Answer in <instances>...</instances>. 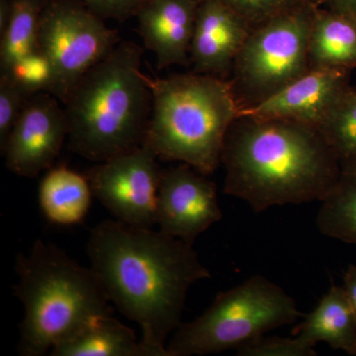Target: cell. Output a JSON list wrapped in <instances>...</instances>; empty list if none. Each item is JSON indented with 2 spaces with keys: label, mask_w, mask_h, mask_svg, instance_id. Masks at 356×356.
<instances>
[{
  "label": "cell",
  "mask_w": 356,
  "mask_h": 356,
  "mask_svg": "<svg viewBox=\"0 0 356 356\" xmlns=\"http://www.w3.org/2000/svg\"><path fill=\"white\" fill-rule=\"evenodd\" d=\"M90 267L111 303L142 331L146 356H170L189 288L211 273L193 245L153 228L119 220L96 225L86 248Z\"/></svg>",
  "instance_id": "cell-1"
},
{
  "label": "cell",
  "mask_w": 356,
  "mask_h": 356,
  "mask_svg": "<svg viewBox=\"0 0 356 356\" xmlns=\"http://www.w3.org/2000/svg\"><path fill=\"white\" fill-rule=\"evenodd\" d=\"M224 193L255 213L273 206L322 201L341 166L317 127L282 118L241 115L227 133Z\"/></svg>",
  "instance_id": "cell-2"
},
{
  "label": "cell",
  "mask_w": 356,
  "mask_h": 356,
  "mask_svg": "<svg viewBox=\"0 0 356 356\" xmlns=\"http://www.w3.org/2000/svg\"><path fill=\"white\" fill-rule=\"evenodd\" d=\"M143 54L139 44L121 41L72 89L63 103L70 151L98 163L144 144L153 97Z\"/></svg>",
  "instance_id": "cell-3"
},
{
  "label": "cell",
  "mask_w": 356,
  "mask_h": 356,
  "mask_svg": "<svg viewBox=\"0 0 356 356\" xmlns=\"http://www.w3.org/2000/svg\"><path fill=\"white\" fill-rule=\"evenodd\" d=\"M14 294L24 306L19 327L21 356H43L89 321L112 314L111 302L91 267L51 243L36 240L16 257Z\"/></svg>",
  "instance_id": "cell-4"
},
{
  "label": "cell",
  "mask_w": 356,
  "mask_h": 356,
  "mask_svg": "<svg viewBox=\"0 0 356 356\" xmlns=\"http://www.w3.org/2000/svg\"><path fill=\"white\" fill-rule=\"evenodd\" d=\"M144 77L153 97L144 144L161 161L186 163L205 175L214 173L240 111L228 79L197 72Z\"/></svg>",
  "instance_id": "cell-5"
},
{
  "label": "cell",
  "mask_w": 356,
  "mask_h": 356,
  "mask_svg": "<svg viewBox=\"0 0 356 356\" xmlns=\"http://www.w3.org/2000/svg\"><path fill=\"white\" fill-rule=\"evenodd\" d=\"M303 317L277 284L255 274L220 292L200 317L182 323L166 344L170 356L207 355L243 346Z\"/></svg>",
  "instance_id": "cell-6"
},
{
  "label": "cell",
  "mask_w": 356,
  "mask_h": 356,
  "mask_svg": "<svg viewBox=\"0 0 356 356\" xmlns=\"http://www.w3.org/2000/svg\"><path fill=\"white\" fill-rule=\"evenodd\" d=\"M315 8L305 1L252 30L228 79L240 110L264 102L311 70L309 35Z\"/></svg>",
  "instance_id": "cell-7"
},
{
  "label": "cell",
  "mask_w": 356,
  "mask_h": 356,
  "mask_svg": "<svg viewBox=\"0 0 356 356\" xmlns=\"http://www.w3.org/2000/svg\"><path fill=\"white\" fill-rule=\"evenodd\" d=\"M104 19L74 0H49L39 29V50L55 72L53 95L64 103L89 70L120 43Z\"/></svg>",
  "instance_id": "cell-8"
},
{
  "label": "cell",
  "mask_w": 356,
  "mask_h": 356,
  "mask_svg": "<svg viewBox=\"0 0 356 356\" xmlns=\"http://www.w3.org/2000/svg\"><path fill=\"white\" fill-rule=\"evenodd\" d=\"M158 156L143 144L130 153L98 163L86 172L93 196L119 221L153 228L161 168Z\"/></svg>",
  "instance_id": "cell-9"
},
{
  "label": "cell",
  "mask_w": 356,
  "mask_h": 356,
  "mask_svg": "<svg viewBox=\"0 0 356 356\" xmlns=\"http://www.w3.org/2000/svg\"><path fill=\"white\" fill-rule=\"evenodd\" d=\"M186 163L161 170L156 201L159 231L193 245L196 238L221 221L214 182Z\"/></svg>",
  "instance_id": "cell-10"
},
{
  "label": "cell",
  "mask_w": 356,
  "mask_h": 356,
  "mask_svg": "<svg viewBox=\"0 0 356 356\" xmlns=\"http://www.w3.org/2000/svg\"><path fill=\"white\" fill-rule=\"evenodd\" d=\"M60 103L48 92L38 93L26 103L1 149L9 172L34 178L51 168L69 133Z\"/></svg>",
  "instance_id": "cell-11"
},
{
  "label": "cell",
  "mask_w": 356,
  "mask_h": 356,
  "mask_svg": "<svg viewBox=\"0 0 356 356\" xmlns=\"http://www.w3.org/2000/svg\"><path fill=\"white\" fill-rule=\"evenodd\" d=\"M350 72L343 70H310L277 93L238 116L282 118L318 127L350 86Z\"/></svg>",
  "instance_id": "cell-12"
},
{
  "label": "cell",
  "mask_w": 356,
  "mask_h": 356,
  "mask_svg": "<svg viewBox=\"0 0 356 356\" xmlns=\"http://www.w3.org/2000/svg\"><path fill=\"white\" fill-rule=\"evenodd\" d=\"M252 30L241 16L219 0H201L191 48L194 72L229 79L236 58Z\"/></svg>",
  "instance_id": "cell-13"
},
{
  "label": "cell",
  "mask_w": 356,
  "mask_h": 356,
  "mask_svg": "<svg viewBox=\"0 0 356 356\" xmlns=\"http://www.w3.org/2000/svg\"><path fill=\"white\" fill-rule=\"evenodd\" d=\"M201 0H149L136 17L145 48L156 57V67H189L196 15Z\"/></svg>",
  "instance_id": "cell-14"
},
{
  "label": "cell",
  "mask_w": 356,
  "mask_h": 356,
  "mask_svg": "<svg viewBox=\"0 0 356 356\" xmlns=\"http://www.w3.org/2000/svg\"><path fill=\"white\" fill-rule=\"evenodd\" d=\"M303 317L292 336L313 348L324 341L334 350L356 355V316L343 287L332 282L316 308Z\"/></svg>",
  "instance_id": "cell-15"
},
{
  "label": "cell",
  "mask_w": 356,
  "mask_h": 356,
  "mask_svg": "<svg viewBox=\"0 0 356 356\" xmlns=\"http://www.w3.org/2000/svg\"><path fill=\"white\" fill-rule=\"evenodd\" d=\"M311 70L356 69V18L315 8L309 35Z\"/></svg>",
  "instance_id": "cell-16"
},
{
  "label": "cell",
  "mask_w": 356,
  "mask_h": 356,
  "mask_svg": "<svg viewBox=\"0 0 356 356\" xmlns=\"http://www.w3.org/2000/svg\"><path fill=\"white\" fill-rule=\"evenodd\" d=\"M93 192L86 175L60 165L50 168L39 186V204L46 219L58 226L83 221Z\"/></svg>",
  "instance_id": "cell-17"
},
{
  "label": "cell",
  "mask_w": 356,
  "mask_h": 356,
  "mask_svg": "<svg viewBox=\"0 0 356 356\" xmlns=\"http://www.w3.org/2000/svg\"><path fill=\"white\" fill-rule=\"evenodd\" d=\"M53 356H146L132 329L112 314L89 321L69 339L54 346Z\"/></svg>",
  "instance_id": "cell-18"
},
{
  "label": "cell",
  "mask_w": 356,
  "mask_h": 356,
  "mask_svg": "<svg viewBox=\"0 0 356 356\" xmlns=\"http://www.w3.org/2000/svg\"><path fill=\"white\" fill-rule=\"evenodd\" d=\"M321 202L318 231L330 238L356 245V165H341L339 179Z\"/></svg>",
  "instance_id": "cell-19"
},
{
  "label": "cell",
  "mask_w": 356,
  "mask_h": 356,
  "mask_svg": "<svg viewBox=\"0 0 356 356\" xmlns=\"http://www.w3.org/2000/svg\"><path fill=\"white\" fill-rule=\"evenodd\" d=\"M49 0H11V14L0 35V72L39 49V29Z\"/></svg>",
  "instance_id": "cell-20"
},
{
  "label": "cell",
  "mask_w": 356,
  "mask_h": 356,
  "mask_svg": "<svg viewBox=\"0 0 356 356\" xmlns=\"http://www.w3.org/2000/svg\"><path fill=\"white\" fill-rule=\"evenodd\" d=\"M341 165H356V86H348L318 127Z\"/></svg>",
  "instance_id": "cell-21"
},
{
  "label": "cell",
  "mask_w": 356,
  "mask_h": 356,
  "mask_svg": "<svg viewBox=\"0 0 356 356\" xmlns=\"http://www.w3.org/2000/svg\"><path fill=\"white\" fill-rule=\"evenodd\" d=\"M0 74L8 77L30 97L42 92L53 95L55 72L50 60L39 49L20 58Z\"/></svg>",
  "instance_id": "cell-22"
},
{
  "label": "cell",
  "mask_w": 356,
  "mask_h": 356,
  "mask_svg": "<svg viewBox=\"0 0 356 356\" xmlns=\"http://www.w3.org/2000/svg\"><path fill=\"white\" fill-rule=\"evenodd\" d=\"M243 18L252 29L304 3L306 0H219Z\"/></svg>",
  "instance_id": "cell-23"
},
{
  "label": "cell",
  "mask_w": 356,
  "mask_h": 356,
  "mask_svg": "<svg viewBox=\"0 0 356 356\" xmlns=\"http://www.w3.org/2000/svg\"><path fill=\"white\" fill-rule=\"evenodd\" d=\"M30 98L8 77L0 74V151Z\"/></svg>",
  "instance_id": "cell-24"
},
{
  "label": "cell",
  "mask_w": 356,
  "mask_h": 356,
  "mask_svg": "<svg viewBox=\"0 0 356 356\" xmlns=\"http://www.w3.org/2000/svg\"><path fill=\"white\" fill-rule=\"evenodd\" d=\"M313 346H309L298 337H264L238 350L241 356H313L316 355Z\"/></svg>",
  "instance_id": "cell-25"
},
{
  "label": "cell",
  "mask_w": 356,
  "mask_h": 356,
  "mask_svg": "<svg viewBox=\"0 0 356 356\" xmlns=\"http://www.w3.org/2000/svg\"><path fill=\"white\" fill-rule=\"evenodd\" d=\"M102 19L125 21L137 15L149 0H74Z\"/></svg>",
  "instance_id": "cell-26"
},
{
  "label": "cell",
  "mask_w": 356,
  "mask_h": 356,
  "mask_svg": "<svg viewBox=\"0 0 356 356\" xmlns=\"http://www.w3.org/2000/svg\"><path fill=\"white\" fill-rule=\"evenodd\" d=\"M343 288L356 316V266L350 264L343 275Z\"/></svg>",
  "instance_id": "cell-27"
},
{
  "label": "cell",
  "mask_w": 356,
  "mask_h": 356,
  "mask_svg": "<svg viewBox=\"0 0 356 356\" xmlns=\"http://www.w3.org/2000/svg\"><path fill=\"white\" fill-rule=\"evenodd\" d=\"M331 4L332 10L356 18V0H327Z\"/></svg>",
  "instance_id": "cell-28"
},
{
  "label": "cell",
  "mask_w": 356,
  "mask_h": 356,
  "mask_svg": "<svg viewBox=\"0 0 356 356\" xmlns=\"http://www.w3.org/2000/svg\"><path fill=\"white\" fill-rule=\"evenodd\" d=\"M11 14V0H0V35L6 30Z\"/></svg>",
  "instance_id": "cell-29"
},
{
  "label": "cell",
  "mask_w": 356,
  "mask_h": 356,
  "mask_svg": "<svg viewBox=\"0 0 356 356\" xmlns=\"http://www.w3.org/2000/svg\"><path fill=\"white\" fill-rule=\"evenodd\" d=\"M318 1H327V0H318Z\"/></svg>",
  "instance_id": "cell-30"
}]
</instances>
